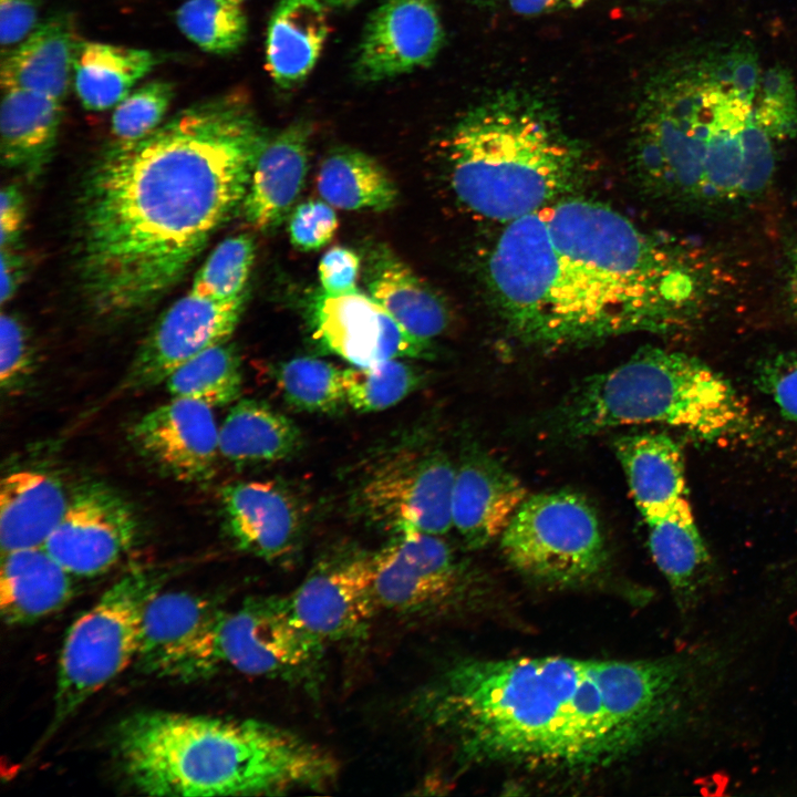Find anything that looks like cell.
Masks as SVG:
<instances>
[{"label": "cell", "instance_id": "cell-37", "mask_svg": "<svg viewBox=\"0 0 797 797\" xmlns=\"http://www.w3.org/2000/svg\"><path fill=\"white\" fill-rule=\"evenodd\" d=\"M344 370L315 358H296L278 366L277 385L302 411L333 414L346 405Z\"/></svg>", "mask_w": 797, "mask_h": 797}, {"label": "cell", "instance_id": "cell-26", "mask_svg": "<svg viewBox=\"0 0 797 797\" xmlns=\"http://www.w3.org/2000/svg\"><path fill=\"white\" fill-rule=\"evenodd\" d=\"M72 577L43 547L1 553L2 620L25 625L59 611L74 593Z\"/></svg>", "mask_w": 797, "mask_h": 797}, {"label": "cell", "instance_id": "cell-39", "mask_svg": "<svg viewBox=\"0 0 797 797\" xmlns=\"http://www.w3.org/2000/svg\"><path fill=\"white\" fill-rule=\"evenodd\" d=\"M255 252V241L247 234L224 239L196 272L190 290L216 300L242 296L246 293Z\"/></svg>", "mask_w": 797, "mask_h": 797}, {"label": "cell", "instance_id": "cell-9", "mask_svg": "<svg viewBox=\"0 0 797 797\" xmlns=\"http://www.w3.org/2000/svg\"><path fill=\"white\" fill-rule=\"evenodd\" d=\"M166 576L151 568L125 573L72 623L60 653L53 716L45 738L134 664L146 604L162 590Z\"/></svg>", "mask_w": 797, "mask_h": 797}, {"label": "cell", "instance_id": "cell-48", "mask_svg": "<svg viewBox=\"0 0 797 797\" xmlns=\"http://www.w3.org/2000/svg\"><path fill=\"white\" fill-rule=\"evenodd\" d=\"M25 219V201L14 184L2 187L0 193V248H17Z\"/></svg>", "mask_w": 797, "mask_h": 797}, {"label": "cell", "instance_id": "cell-46", "mask_svg": "<svg viewBox=\"0 0 797 797\" xmlns=\"http://www.w3.org/2000/svg\"><path fill=\"white\" fill-rule=\"evenodd\" d=\"M360 258L351 249L335 246L329 249L319 262V279L322 291L340 294L356 289Z\"/></svg>", "mask_w": 797, "mask_h": 797}, {"label": "cell", "instance_id": "cell-38", "mask_svg": "<svg viewBox=\"0 0 797 797\" xmlns=\"http://www.w3.org/2000/svg\"><path fill=\"white\" fill-rule=\"evenodd\" d=\"M346 403L359 412H377L394 406L411 394L421 374L402 359L370 366H353L343 373Z\"/></svg>", "mask_w": 797, "mask_h": 797}, {"label": "cell", "instance_id": "cell-11", "mask_svg": "<svg viewBox=\"0 0 797 797\" xmlns=\"http://www.w3.org/2000/svg\"><path fill=\"white\" fill-rule=\"evenodd\" d=\"M456 468L443 452L418 439L376 455L354 488V506L366 522L400 536H441L452 525Z\"/></svg>", "mask_w": 797, "mask_h": 797}, {"label": "cell", "instance_id": "cell-14", "mask_svg": "<svg viewBox=\"0 0 797 797\" xmlns=\"http://www.w3.org/2000/svg\"><path fill=\"white\" fill-rule=\"evenodd\" d=\"M224 611L188 591H158L146 604L134 664L144 674L194 681L217 672L214 633Z\"/></svg>", "mask_w": 797, "mask_h": 797}, {"label": "cell", "instance_id": "cell-28", "mask_svg": "<svg viewBox=\"0 0 797 797\" xmlns=\"http://www.w3.org/2000/svg\"><path fill=\"white\" fill-rule=\"evenodd\" d=\"M69 499L61 484L38 470H18L2 478L0 489L1 553L43 547L59 526Z\"/></svg>", "mask_w": 797, "mask_h": 797}, {"label": "cell", "instance_id": "cell-42", "mask_svg": "<svg viewBox=\"0 0 797 797\" xmlns=\"http://www.w3.org/2000/svg\"><path fill=\"white\" fill-rule=\"evenodd\" d=\"M775 142L751 116L743 132V175L741 200H753L769 186L774 174Z\"/></svg>", "mask_w": 797, "mask_h": 797}, {"label": "cell", "instance_id": "cell-25", "mask_svg": "<svg viewBox=\"0 0 797 797\" xmlns=\"http://www.w3.org/2000/svg\"><path fill=\"white\" fill-rule=\"evenodd\" d=\"M646 525L652 558L670 584L680 611L689 614L706 594L711 561L687 498Z\"/></svg>", "mask_w": 797, "mask_h": 797}, {"label": "cell", "instance_id": "cell-16", "mask_svg": "<svg viewBox=\"0 0 797 797\" xmlns=\"http://www.w3.org/2000/svg\"><path fill=\"white\" fill-rule=\"evenodd\" d=\"M246 293L216 300L189 290L156 320L137 350L122 390L154 387L206 349L228 342L244 310Z\"/></svg>", "mask_w": 797, "mask_h": 797}, {"label": "cell", "instance_id": "cell-8", "mask_svg": "<svg viewBox=\"0 0 797 797\" xmlns=\"http://www.w3.org/2000/svg\"><path fill=\"white\" fill-rule=\"evenodd\" d=\"M732 94L693 62H676L645 84L635 112L630 167L650 197L702 206L704 162L714 126Z\"/></svg>", "mask_w": 797, "mask_h": 797}, {"label": "cell", "instance_id": "cell-6", "mask_svg": "<svg viewBox=\"0 0 797 797\" xmlns=\"http://www.w3.org/2000/svg\"><path fill=\"white\" fill-rule=\"evenodd\" d=\"M541 211L558 248L613 291L641 332L690 328L715 294L711 267L701 255L642 229L605 204L573 195Z\"/></svg>", "mask_w": 797, "mask_h": 797}, {"label": "cell", "instance_id": "cell-43", "mask_svg": "<svg viewBox=\"0 0 797 797\" xmlns=\"http://www.w3.org/2000/svg\"><path fill=\"white\" fill-rule=\"evenodd\" d=\"M32 365V349L27 329L13 313L0 317V384L12 390L23 381Z\"/></svg>", "mask_w": 797, "mask_h": 797}, {"label": "cell", "instance_id": "cell-29", "mask_svg": "<svg viewBox=\"0 0 797 797\" xmlns=\"http://www.w3.org/2000/svg\"><path fill=\"white\" fill-rule=\"evenodd\" d=\"M323 0H278L266 39V64L275 84L289 90L317 64L329 33Z\"/></svg>", "mask_w": 797, "mask_h": 797}, {"label": "cell", "instance_id": "cell-50", "mask_svg": "<svg viewBox=\"0 0 797 797\" xmlns=\"http://www.w3.org/2000/svg\"><path fill=\"white\" fill-rule=\"evenodd\" d=\"M588 0H508L514 12L520 15H539L567 9H579Z\"/></svg>", "mask_w": 797, "mask_h": 797}, {"label": "cell", "instance_id": "cell-5", "mask_svg": "<svg viewBox=\"0 0 797 797\" xmlns=\"http://www.w3.org/2000/svg\"><path fill=\"white\" fill-rule=\"evenodd\" d=\"M484 278L498 315L522 344L559 349L638 332L593 272L557 247L541 209L501 226Z\"/></svg>", "mask_w": 797, "mask_h": 797}, {"label": "cell", "instance_id": "cell-19", "mask_svg": "<svg viewBox=\"0 0 797 797\" xmlns=\"http://www.w3.org/2000/svg\"><path fill=\"white\" fill-rule=\"evenodd\" d=\"M444 38L436 0H385L363 30L355 79L375 83L425 68L439 53Z\"/></svg>", "mask_w": 797, "mask_h": 797}, {"label": "cell", "instance_id": "cell-2", "mask_svg": "<svg viewBox=\"0 0 797 797\" xmlns=\"http://www.w3.org/2000/svg\"><path fill=\"white\" fill-rule=\"evenodd\" d=\"M267 137L248 100L227 93L106 153L81 201V280L99 312L133 313L178 282L240 209Z\"/></svg>", "mask_w": 797, "mask_h": 797}, {"label": "cell", "instance_id": "cell-30", "mask_svg": "<svg viewBox=\"0 0 797 797\" xmlns=\"http://www.w3.org/2000/svg\"><path fill=\"white\" fill-rule=\"evenodd\" d=\"M62 120V102L23 91L3 90L0 111L1 163L29 178L49 163Z\"/></svg>", "mask_w": 797, "mask_h": 797}, {"label": "cell", "instance_id": "cell-7", "mask_svg": "<svg viewBox=\"0 0 797 797\" xmlns=\"http://www.w3.org/2000/svg\"><path fill=\"white\" fill-rule=\"evenodd\" d=\"M551 418L559 434L573 438L651 423L714 438L741 429L747 410L732 385L696 358L645 348L577 385Z\"/></svg>", "mask_w": 797, "mask_h": 797}, {"label": "cell", "instance_id": "cell-22", "mask_svg": "<svg viewBox=\"0 0 797 797\" xmlns=\"http://www.w3.org/2000/svg\"><path fill=\"white\" fill-rule=\"evenodd\" d=\"M527 498L522 483L501 464L474 455L456 468L452 525L470 548L500 537Z\"/></svg>", "mask_w": 797, "mask_h": 797}, {"label": "cell", "instance_id": "cell-44", "mask_svg": "<svg viewBox=\"0 0 797 797\" xmlns=\"http://www.w3.org/2000/svg\"><path fill=\"white\" fill-rule=\"evenodd\" d=\"M338 226L333 206L324 200H307L291 214L288 230L294 247L315 250L332 239Z\"/></svg>", "mask_w": 797, "mask_h": 797}, {"label": "cell", "instance_id": "cell-20", "mask_svg": "<svg viewBox=\"0 0 797 797\" xmlns=\"http://www.w3.org/2000/svg\"><path fill=\"white\" fill-rule=\"evenodd\" d=\"M130 437L135 448L177 480L213 476L219 454V428L211 407L196 400H172L144 414Z\"/></svg>", "mask_w": 797, "mask_h": 797}, {"label": "cell", "instance_id": "cell-53", "mask_svg": "<svg viewBox=\"0 0 797 797\" xmlns=\"http://www.w3.org/2000/svg\"><path fill=\"white\" fill-rule=\"evenodd\" d=\"M476 4L484 6V7H493L500 2L501 0H470Z\"/></svg>", "mask_w": 797, "mask_h": 797}, {"label": "cell", "instance_id": "cell-45", "mask_svg": "<svg viewBox=\"0 0 797 797\" xmlns=\"http://www.w3.org/2000/svg\"><path fill=\"white\" fill-rule=\"evenodd\" d=\"M788 418L797 422V354H779L762 364L758 377Z\"/></svg>", "mask_w": 797, "mask_h": 797}, {"label": "cell", "instance_id": "cell-49", "mask_svg": "<svg viewBox=\"0 0 797 797\" xmlns=\"http://www.w3.org/2000/svg\"><path fill=\"white\" fill-rule=\"evenodd\" d=\"M24 260L17 248L1 249L0 300L4 304L13 298L24 276Z\"/></svg>", "mask_w": 797, "mask_h": 797}, {"label": "cell", "instance_id": "cell-18", "mask_svg": "<svg viewBox=\"0 0 797 797\" xmlns=\"http://www.w3.org/2000/svg\"><path fill=\"white\" fill-rule=\"evenodd\" d=\"M138 521L112 488L91 484L69 499L68 508L43 548L72 576L108 571L134 546Z\"/></svg>", "mask_w": 797, "mask_h": 797}, {"label": "cell", "instance_id": "cell-13", "mask_svg": "<svg viewBox=\"0 0 797 797\" xmlns=\"http://www.w3.org/2000/svg\"><path fill=\"white\" fill-rule=\"evenodd\" d=\"M380 610L422 617L446 611L463 598L467 579L439 536L408 532L373 553Z\"/></svg>", "mask_w": 797, "mask_h": 797}, {"label": "cell", "instance_id": "cell-32", "mask_svg": "<svg viewBox=\"0 0 797 797\" xmlns=\"http://www.w3.org/2000/svg\"><path fill=\"white\" fill-rule=\"evenodd\" d=\"M301 447V432L265 402L238 400L219 428V454L236 464L286 459Z\"/></svg>", "mask_w": 797, "mask_h": 797}, {"label": "cell", "instance_id": "cell-17", "mask_svg": "<svg viewBox=\"0 0 797 797\" xmlns=\"http://www.w3.org/2000/svg\"><path fill=\"white\" fill-rule=\"evenodd\" d=\"M317 342L354 366L392 359H427L432 342L406 331L377 301L358 289L340 294L321 290L310 307Z\"/></svg>", "mask_w": 797, "mask_h": 797}, {"label": "cell", "instance_id": "cell-27", "mask_svg": "<svg viewBox=\"0 0 797 797\" xmlns=\"http://www.w3.org/2000/svg\"><path fill=\"white\" fill-rule=\"evenodd\" d=\"M614 451L645 521L686 498L682 453L669 435L658 432L623 435L615 439Z\"/></svg>", "mask_w": 797, "mask_h": 797}, {"label": "cell", "instance_id": "cell-47", "mask_svg": "<svg viewBox=\"0 0 797 797\" xmlns=\"http://www.w3.org/2000/svg\"><path fill=\"white\" fill-rule=\"evenodd\" d=\"M41 0H0V41L3 46L22 42L39 24Z\"/></svg>", "mask_w": 797, "mask_h": 797}, {"label": "cell", "instance_id": "cell-31", "mask_svg": "<svg viewBox=\"0 0 797 797\" xmlns=\"http://www.w3.org/2000/svg\"><path fill=\"white\" fill-rule=\"evenodd\" d=\"M365 275L370 296L412 335L431 342L445 331L449 315L443 299L390 249L372 250Z\"/></svg>", "mask_w": 797, "mask_h": 797}, {"label": "cell", "instance_id": "cell-36", "mask_svg": "<svg viewBox=\"0 0 797 797\" xmlns=\"http://www.w3.org/2000/svg\"><path fill=\"white\" fill-rule=\"evenodd\" d=\"M175 19L180 32L208 53L235 52L247 38L246 14L234 0H186Z\"/></svg>", "mask_w": 797, "mask_h": 797}, {"label": "cell", "instance_id": "cell-21", "mask_svg": "<svg viewBox=\"0 0 797 797\" xmlns=\"http://www.w3.org/2000/svg\"><path fill=\"white\" fill-rule=\"evenodd\" d=\"M226 530L235 546L265 560L291 553L301 537L297 499L275 482H237L220 495Z\"/></svg>", "mask_w": 797, "mask_h": 797}, {"label": "cell", "instance_id": "cell-40", "mask_svg": "<svg viewBox=\"0 0 797 797\" xmlns=\"http://www.w3.org/2000/svg\"><path fill=\"white\" fill-rule=\"evenodd\" d=\"M752 117L775 143L797 136V90L787 68L774 65L762 74Z\"/></svg>", "mask_w": 797, "mask_h": 797}, {"label": "cell", "instance_id": "cell-12", "mask_svg": "<svg viewBox=\"0 0 797 797\" xmlns=\"http://www.w3.org/2000/svg\"><path fill=\"white\" fill-rule=\"evenodd\" d=\"M324 646L293 619L286 597L251 598L224 610L214 633L217 672L299 684L317 681Z\"/></svg>", "mask_w": 797, "mask_h": 797}, {"label": "cell", "instance_id": "cell-33", "mask_svg": "<svg viewBox=\"0 0 797 797\" xmlns=\"http://www.w3.org/2000/svg\"><path fill=\"white\" fill-rule=\"evenodd\" d=\"M156 63L155 55L144 49L81 42L74 61V90L84 108L104 111L128 95Z\"/></svg>", "mask_w": 797, "mask_h": 797}, {"label": "cell", "instance_id": "cell-54", "mask_svg": "<svg viewBox=\"0 0 797 797\" xmlns=\"http://www.w3.org/2000/svg\"><path fill=\"white\" fill-rule=\"evenodd\" d=\"M234 1H237V2H240V3H242V1H244V0H234Z\"/></svg>", "mask_w": 797, "mask_h": 797}, {"label": "cell", "instance_id": "cell-23", "mask_svg": "<svg viewBox=\"0 0 797 797\" xmlns=\"http://www.w3.org/2000/svg\"><path fill=\"white\" fill-rule=\"evenodd\" d=\"M311 126L300 120L268 136L256 158L240 211L259 231L276 228L298 198L308 169Z\"/></svg>", "mask_w": 797, "mask_h": 797}, {"label": "cell", "instance_id": "cell-4", "mask_svg": "<svg viewBox=\"0 0 797 797\" xmlns=\"http://www.w3.org/2000/svg\"><path fill=\"white\" fill-rule=\"evenodd\" d=\"M443 147L457 201L500 226L578 195L588 174L586 153L556 110L522 89L470 107Z\"/></svg>", "mask_w": 797, "mask_h": 797}, {"label": "cell", "instance_id": "cell-10", "mask_svg": "<svg viewBox=\"0 0 797 797\" xmlns=\"http://www.w3.org/2000/svg\"><path fill=\"white\" fill-rule=\"evenodd\" d=\"M500 547L518 571L557 586L591 580L607 560L596 510L570 490L527 497L500 536Z\"/></svg>", "mask_w": 797, "mask_h": 797}, {"label": "cell", "instance_id": "cell-51", "mask_svg": "<svg viewBox=\"0 0 797 797\" xmlns=\"http://www.w3.org/2000/svg\"><path fill=\"white\" fill-rule=\"evenodd\" d=\"M786 296L790 310L797 315V244L788 253Z\"/></svg>", "mask_w": 797, "mask_h": 797}, {"label": "cell", "instance_id": "cell-3", "mask_svg": "<svg viewBox=\"0 0 797 797\" xmlns=\"http://www.w3.org/2000/svg\"><path fill=\"white\" fill-rule=\"evenodd\" d=\"M113 753L126 782L151 796L278 795L324 788L338 773L330 754L286 728L166 711L122 720Z\"/></svg>", "mask_w": 797, "mask_h": 797}, {"label": "cell", "instance_id": "cell-24", "mask_svg": "<svg viewBox=\"0 0 797 797\" xmlns=\"http://www.w3.org/2000/svg\"><path fill=\"white\" fill-rule=\"evenodd\" d=\"M80 42L72 18L55 14L41 22L1 62V87L43 94L62 102L71 80Z\"/></svg>", "mask_w": 797, "mask_h": 797}, {"label": "cell", "instance_id": "cell-35", "mask_svg": "<svg viewBox=\"0 0 797 797\" xmlns=\"http://www.w3.org/2000/svg\"><path fill=\"white\" fill-rule=\"evenodd\" d=\"M164 383L172 397L196 400L210 407L228 405L241 394L239 354L228 342L216 344L182 364Z\"/></svg>", "mask_w": 797, "mask_h": 797}, {"label": "cell", "instance_id": "cell-1", "mask_svg": "<svg viewBox=\"0 0 797 797\" xmlns=\"http://www.w3.org/2000/svg\"><path fill=\"white\" fill-rule=\"evenodd\" d=\"M722 665L710 646L635 661L468 659L427 683L410 707L467 762L587 770L692 720Z\"/></svg>", "mask_w": 797, "mask_h": 797}, {"label": "cell", "instance_id": "cell-52", "mask_svg": "<svg viewBox=\"0 0 797 797\" xmlns=\"http://www.w3.org/2000/svg\"><path fill=\"white\" fill-rule=\"evenodd\" d=\"M328 8L332 9H350L358 4L361 0H323Z\"/></svg>", "mask_w": 797, "mask_h": 797}, {"label": "cell", "instance_id": "cell-41", "mask_svg": "<svg viewBox=\"0 0 797 797\" xmlns=\"http://www.w3.org/2000/svg\"><path fill=\"white\" fill-rule=\"evenodd\" d=\"M174 99V86L167 81H153L126 95L111 120L115 145H128L153 133L163 123Z\"/></svg>", "mask_w": 797, "mask_h": 797}, {"label": "cell", "instance_id": "cell-34", "mask_svg": "<svg viewBox=\"0 0 797 797\" xmlns=\"http://www.w3.org/2000/svg\"><path fill=\"white\" fill-rule=\"evenodd\" d=\"M317 188L324 201L344 210H385L397 198L386 170L368 154L351 148L337 149L324 158Z\"/></svg>", "mask_w": 797, "mask_h": 797}, {"label": "cell", "instance_id": "cell-15", "mask_svg": "<svg viewBox=\"0 0 797 797\" xmlns=\"http://www.w3.org/2000/svg\"><path fill=\"white\" fill-rule=\"evenodd\" d=\"M284 597L298 624L324 645L362 638L380 611L373 555L327 557Z\"/></svg>", "mask_w": 797, "mask_h": 797}]
</instances>
